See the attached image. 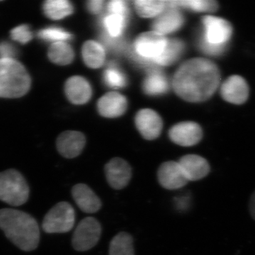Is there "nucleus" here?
Masks as SVG:
<instances>
[{"label":"nucleus","mask_w":255,"mask_h":255,"mask_svg":"<svg viewBox=\"0 0 255 255\" xmlns=\"http://www.w3.org/2000/svg\"><path fill=\"white\" fill-rule=\"evenodd\" d=\"M221 83V71L214 62L194 58L183 63L174 74V90L189 102H205L211 98Z\"/></svg>","instance_id":"obj_1"},{"label":"nucleus","mask_w":255,"mask_h":255,"mask_svg":"<svg viewBox=\"0 0 255 255\" xmlns=\"http://www.w3.org/2000/svg\"><path fill=\"white\" fill-rule=\"evenodd\" d=\"M0 229L21 251H34L39 243V226L36 220L19 210L0 209Z\"/></svg>","instance_id":"obj_2"},{"label":"nucleus","mask_w":255,"mask_h":255,"mask_svg":"<svg viewBox=\"0 0 255 255\" xmlns=\"http://www.w3.org/2000/svg\"><path fill=\"white\" fill-rule=\"evenodd\" d=\"M29 74L16 59H0V98H19L31 87Z\"/></svg>","instance_id":"obj_3"},{"label":"nucleus","mask_w":255,"mask_h":255,"mask_svg":"<svg viewBox=\"0 0 255 255\" xmlns=\"http://www.w3.org/2000/svg\"><path fill=\"white\" fill-rule=\"evenodd\" d=\"M29 197V187L18 171L7 169L0 172V201L12 206L23 205Z\"/></svg>","instance_id":"obj_4"},{"label":"nucleus","mask_w":255,"mask_h":255,"mask_svg":"<svg viewBox=\"0 0 255 255\" xmlns=\"http://www.w3.org/2000/svg\"><path fill=\"white\" fill-rule=\"evenodd\" d=\"M75 221L73 206L65 201L58 203L47 213L42 228L47 233H65L71 231Z\"/></svg>","instance_id":"obj_5"},{"label":"nucleus","mask_w":255,"mask_h":255,"mask_svg":"<svg viewBox=\"0 0 255 255\" xmlns=\"http://www.w3.org/2000/svg\"><path fill=\"white\" fill-rule=\"evenodd\" d=\"M102 235V226L93 217L82 219L74 232L72 245L77 251L91 250L98 243Z\"/></svg>","instance_id":"obj_6"},{"label":"nucleus","mask_w":255,"mask_h":255,"mask_svg":"<svg viewBox=\"0 0 255 255\" xmlns=\"http://www.w3.org/2000/svg\"><path fill=\"white\" fill-rule=\"evenodd\" d=\"M204 33L202 39L218 46H228L233 36L232 24L225 18L206 16L202 18Z\"/></svg>","instance_id":"obj_7"},{"label":"nucleus","mask_w":255,"mask_h":255,"mask_svg":"<svg viewBox=\"0 0 255 255\" xmlns=\"http://www.w3.org/2000/svg\"><path fill=\"white\" fill-rule=\"evenodd\" d=\"M167 43L164 35L155 31L146 32L137 37L134 48L139 57L152 61L162 54Z\"/></svg>","instance_id":"obj_8"},{"label":"nucleus","mask_w":255,"mask_h":255,"mask_svg":"<svg viewBox=\"0 0 255 255\" xmlns=\"http://www.w3.org/2000/svg\"><path fill=\"white\" fill-rule=\"evenodd\" d=\"M220 93L223 100L233 104L241 105L246 103L250 94L249 86L246 79L240 75H231L221 85Z\"/></svg>","instance_id":"obj_9"},{"label":"nucleus","mask_w":255,"mask_h":255,"mask_svg":"<svg viewBox=\"0 0 255 255\" xmlns=\"http://www.w3.org/2000/svg\"><path fill=\"white\" fill-rule=\"evenodd\" d=\"M105 172L109 184L117 190L127 187L132 177L130 164L119 157L111 159L105 165Z\"/></svg>","instance_id":"obj_10"},{"label":"nucleus","mask_w":255,"mask_h":255,"mask_svg":"<svg viewBox=\"0 0 255 255\" xmlns=\"http://www.w3.org/2000/svg\"><path fill=\"white\" fill-rule=\"evenodd\" d=\"M157 179L162 187L169 190L180 189L189 182L179 162L168 161L159 166Z\"/></svg>","instance_id":"obj_11"},{"label":"nucleus","mask_w":255,"mask_h":255,"mask_svg":"<svg viewBox=\"0 0 255 255\" xmlns=\"http://www.w3.org/2000/svg\"><path fill=\"white\" fill-rule=\"evenodd\" d=\"M169 134V137L174 143L184 147L196 145L203 137L200 126L191 122L176 124L170 129Z\"/></svg>","instance_id":"obj_12"},{"label":"nucleus","mask_w":255,"mask_h":255,"mask_svg":"<svg viewBox=\"0 0 255 255\" xmlns=\"http://www.w3.org/2000/svg\"><path fill=\"white\" fill-rule=\"evenodd\" d=\"M86 139L82 132L67 130L57 139V149L65 158H75L80 155L85 147Z\"/></svg>","instance_id":"obj_13"},{"label":"nucleus","mask_w":255,"mask_h":255,"mask_svg":"<svg viewBox=\"0 0 255 255\" xmlns=\"http://www.w3.org/2000/svg\"><path fill=\"white\" fill-rule=\"evenodd\" d=\"M135 124L142 136L149 140L157 138L162 128L160 117L150 109H144L137 112Z\"/></svg>","instance_id":"obj_14"},{"label":"nucleus","mask_w":255,"mask_h":255,"mask_svg":"<svg viewBox=\"0 0 255 255\" xmlns=\"http://www.w3.org/2000/svg\"><path fill=\"white\" fill-rule=\"evenodd\" d=\"M72 196L83 212L95 214L102 207V201L93 190L85 184H78L72 189Z\"/></svg>","instance_id":"obj_15"},{"label":"nucleus","mask_w":255,"mask_h":255,"mask_svg":"<svg viewBox=\"0 0 255 255\" xmlns=\"http://www.w3.org/2000/svg\"><path fill=\"white\" fill-rule=\"evenodd\" d=\"M179 164L189 182L200 180L206 177L210 172V165L204 157L197 155L183 156Z\"/></svg>","instance_id":"obj_16"},{"label":"nucleus","mask_w":255,"mask_h":255,"mask_svg":"<svg viewBox=\"0 0 255 255\" xmlns=\"http://www.w3.org/2000/svg\"><path fill=\"white\" fill-rule=\"evenodd\" d=\"M97 107L99 112L103 117L116 118L122 116L127 110V99L118 92H109L101 97Z\"/></svg>","instance_id":"obj_17"},{"label":"nucleus","mask_w":255,"mask_h":255,"mask_svg":"<svg viewBox=\"0 0 255 255\" xmlns=\"http://www.w3.org/2000/svg\"><path fill=\"white\" fill-rule=\"evenodd\" d=\"M65 92L70 102L83 105L91 98L92 89L89 82L80 76L69 78L65 85Z\"/></svg>","instance_id":"obj_18"},{"label":"nucleus","mask_w":255,"mask_h":255,"mask_svg":"<svg viewBox=\"0 0 255 255\" xmlns=\"http://www.w3.org/2000/svg\"><path fill=\"white\" fill-rule=\"evenodd\" d=\"M184 23V17L177 8H167L156 18L152 24L154 31L167 34L177 31Z\"/></svg>","instance_id":"obj_19"},{"label":"nucleus","mask_w":255,"mask_h":255,"mask_svg":"<svg viewBox=\"0 0 255 255\" xmlns=\"http://www.w3.org/2000/svg\"><path fill=\"white\" fill-rule=\"evenodd\" d=\"M82 56L85 64L91 68H99L105 60V52L100 43L94 41L85 42L82 47Z\"/></svg>","instance_id":"obj_20"},{"label":"nucleus","mask_w":255,"mask_h":255,"mask_svg":"<svg viewBox=\"0 0 255 255\" xmlns=\"http://www.w3.org/2000/svg\"><path fill=\"white\" fill-rule=\"evenodd\" d=\"M165 1L166 7L177 9L178 6H182L196 12H215L219 7L217 1L214 0H179Z\"/></svg>","instance_id":"obj_21"},{"label":"nucleus","mask_w":255,"mask_h":255,"mask_svg":"<svg viewBox=\"0 0 255 255\" xmlns=\"http://www.w3.org/2000/svg\"><path fill=\"white\" fill-rule=\"evenodd\" d=\"M74 51L66 42L52 43L48 48V56L52 63L58 65H67L74 59Z\"/></svg>","instance_id":"obj_22"},{"label":"nucleus","mask_w":255,"mask_h":255,"mask_svg":"<svg viewBox=\"0 0 255 255\" xmlns=\"http://www.w3.org/2000/svg\"><path fill=\"white\" fill-rule=\"evenodd\" d=\"M43 12L47 17L60 20L73 13V6L67 0H48L43 5Z\"/></svg>","instance_id":"obj_23"},{"label":"nucleus","mask_w":255,"mask_h":255,"mask_svg":"<svg viewBox=\"0 0 255 255\" xmlns=\"http://www.w3.org/2000/svg\"><path fill=\"white\" fill-rule=\"evenodd\" d=\"M184 49V43L180 40L172 39L167 41L162 54L152 62L160 65H172L180 58Z\"/></svg>","instance_id":"obj_24"},{"label":"nucleus","mask_w":255,"mask_h":255,"mask_svg":"<svg viewBox=\"0 0 255 255\" xmlns=\"http://www.w3.org/2000/svg\"><path fill=\"white\" fill-rule=\"evenodd\" d=\"M110 255H135L133 240L128 233H119L110 242Z\"/></svg>","instance_id":"obj_25"},{"label":"nucleus","mask_w":255,"mask_h":255,"mask_svg":"<svg viewBox=\"0 0 255 255\" xmlns=\"http://www.w3.org/2000/svg\"><path fill=\"white\" fill-rule=\"evenodd\" d=\"M142 89L148 95H161L168 90V82L162 73L153 72L149 74L144 80Z\"/></svg>","instance_id":"obj_26"},{"label":"nucleus","mask_w":255,"mask_h":255,"mask_svg":"<svg viewBox=\"0 0 255 255\" xmlns=\"http://www.w3.org/2000/svg\"><path fill=\"white\" fill-rule=\"evenodd\" d=\"M137 14L144 18H151L162 14L166 8L165 1L137 0L135 1Z\"/></svg>","instance_id":"obj_27"},{"label":"nucleus","mask_w":255,"mask_h":255,"mask_svg":"<svg viewBox=\"0 0 255 255\" xmlns=\"http://www.w3.org/2000/svg\"><path fill=\"white\" fill-rule=\"evenodd\" d=\"M126 16L122 15L111 14L104 19V25L107 28L109 36L112 38H118L122 35L126 26Z\"/></svg>","instance_id":"obj_28"},{"label":"nucleus","mask_w":255,"mask_h":255,"mask_svg":"<svg viewBox=\"0 0 255 255\" xmlns=\"http://www.w3.org/2000/svg\"><path fill=\"white\" fill-rule=\"evenodd\" d=\"M40 39L47 42H66L73 38L72 34L65 31L63 28L58 27H48L40 30L38 33Z\"/></svg>","instance_id":"obj_29"},{"label":"nucleus","mask_w":255,"mask_h":255,"mask_svg":"<svg viewBox=\"0 0 255 255\" xmlns=\"http://www.w3.org/2000/svg\"><path fill=\"white\" fill-rule=\"evenodd\" d=\"M104 78L107 85L113 88H122L127 85V79L124 74L114 66L106 70Z\"/></svg>","instance_id":"obj_30"},{"label":"nucleus","mask_w":255,"mask_h":255,"mask_svg":"<svg viewBox=\"0 0 255 255\" xmlns=\"http://www.w3.org/2000/svg\"><path fill=\"white\" fill-rule=\"evenodd\" d=\"M33 33L28 25H20L11 31V38L21 44H26L33 39Z\"/></svg>","instance_id":"obj_31"},{"label":"nucleus","mask_w":255,"mask_h":255,"mask_svg":"<svg viewBox=\"0 0 255 255\" xmlns=\"http://www.w3.org/2000/svg\"><path fill=\"white\" fill-rule=\"evenodd\" d=\"M201 50L206 55H212V56H219L226 52L228 46H218L207 43L201 38L199 43Z\"/></svg>","instance_id":"obj_32"},{"label":"nucleus","mask_w":255,"mask_h":255,"mask_svg":"<svg viewBox=\"0 0 255 255\" xmlns=\"http://www.w3.org/2000/svg\"><path fill=\"white\" fill-rule=\"evenodd\" d=\"M107 8L111 14L122 15L127 17L128 10L126 1L122 0H113L109 2Z\"/></svg>","instance_id":"obj_33"},{"label":"nucleus","mask_w":255,"mask_h":255,"mask_svg":"<svg viewBox=\"0 0 255 255\" xmlns=\"http://www.w3.org/2000/svg\"><path fill=\"white\" fill-rule=\"evenodd\" d=\"M17 50L9 42H0V59H15Z\"/></svg>","instance_id":"obj_34"},{"label":"nucleus","mask_w":255,"mask_h":255,"mask_svg":"<svg viewBox=\"0 0 255 255\" xmlns=\"http://www.w3.org/2000/svg\"><path fill=\"white\" fill-rule=\"evenodd\" d=\"M103 3L102 0H90L87 2V9L92 14H99L102 9Z\"/></svg>","instance_id":"obj_35"},{"label":"nucleus","mask_w":255,"mask_h":255,"mask_svg":"<svg viewBox=\"0 0 255 255\" xmlns=\"http://www.w3.org/2000/svg\"><path fill=\"white\" fill-rule=\"evenodd\" d=\"M249 211L252 218L255 221V191L252 194L249 201Z\"/></svg>","instance_id":"obj_36"}]
</instances>
